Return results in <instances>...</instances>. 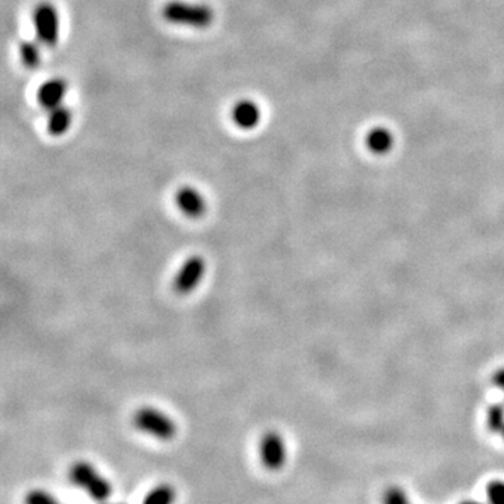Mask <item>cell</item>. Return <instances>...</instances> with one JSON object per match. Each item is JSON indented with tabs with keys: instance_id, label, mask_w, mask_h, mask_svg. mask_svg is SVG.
Returning <instances> with one entry per match:
<instances>
[{
	"instance_id": "obj_1",
	"label": "cell",
	"mask_w": 504,
	"mask_h": 504,
	"mask_svg": "<svg viewBox=\"0 0 504 504\" xmlns=\"http://www.w3.org/2000/svg\"><path fill=\"white\" fill-rule=\"evenodd\" d=\"M163 17L178 26H188L192 29H206L213 23L215 13L206 4L170 1L163 7Z\"/></svg>"
},
{
	"instance_id": "obj_2",
	"label": "cell",
	"mask_w": 504,
	"mask_h": 504,
	"mask_svg": "<svg viewBox=\"0 0 504 504\" xmlns=\"http://www.w3.org/2000/svg\"><path fill=\"white\" fill-rule=\"evenodd\" d=\"M69 478L73 485L83 489L97 502H104L111 496L113 489L110 482L88 463H75L69 469Z\"/></svg>"
},
{
	"instance_id": "obj_3",
	"label": "cell",
	"mask_w": 504,
	"mask_h": 504,
	"mask_svg": "<svg viewBox=\"0 0 504 504\" xmlns=\"http://www.w3.org/2000/svg\"><path fill=\"white\" fill-rule=\"evenodd\" d=\"M133 426L161 441L173 440L177 434L175 422L152 406H143L135 412Z\"/></svg>"
},
{
	"instance_id": "obj_4",
	"label": "cell",
	"mask_w": 504,
	"mask_h": 504,
	"mask_svg": "<svg viewBox=\"0 0 504 504\" xmlns=\"http://www.w3.org/2000/svg\"><path fill=\"white\" fill-rule=\"evenodd\" d=\"M34 27L39 42L45 46H55L59 41V14L51 3H39L34 10Z\"/></svg>"
},
{
	"instance_id": "obj_5",
	"label": "cell",
	"mask_w": 504,
	"mask_h": 504,
	"mask_svg": "<svg viewBox=\"0 0 504 504\" xmlns=\"http://www.w3.org/2000/svg\"><path fill=\"white\" fill-rule=\"evenodd\" d=\"M205 271H206V262L202 257H199V255L190 257L182 264V267L180 268V271L177 272V274L174 277V282H173L174 292L181 296H187V294L192 293L196 289V286L203 279Z\"/></svg>"
},
{
	"instance_id": "obj_6",
	"label": "cell",
	"mask_w": 504,
	"mask_h": 504,
	"mask_svg": "<svg viewBox=\"0 0 504 504\" xmlns=\"http://www.w3.org/2000/svg\"><path fill=\"white\" fill-rule=\"evenodd\" d=\"M259 456L264 466L269 470H279L286 463L287 451L283 437L276 431L264 434L259 443Z\"/></svg>"
},
{
	"instance_id": "obj_7",
	"label": "cell",
	"mask_w": 504,
	"mask_h": 504,
	"mask_svg": "<svg viewBox=\"0 0 504 504\" xmlns=\"http://www.w3.org/2000/svg\"><path fill=\"white\" fill-rule=\"evenodd\" d=\"M175 205L190 219H199L206 212L203 195L192 187H182L175 194Z\"/></svg>"
},
{
	"instance_id": "obj_8",
	"label": "cell",
	"mask_w": 504,
	"mask_h": 504,
	"mask_svg": "<svg viewBox=\"0 0 504 504\" xmlns=\"http://www.w3.org/2000/svg\"><path fill=\"white\" fill-rule=\"evenodd\" d=\"M68 84L63 78H55L45 81L38 91V101L42 108L51 111L62 106V101L66 96Z\"/></svg>"
},
{
	"instance_id": "obj_9",
	"label": "cell",
	"mask_w": 504,
	"mask_h": 504,
	"mask_svg": "<svg viewBox=\"0 0 504 504\" xmlns=\"http://www.w3.org/2000/svg\"><path fill=\"white\" fill-rule=\"evenodd\" d=\"M234 123L241 129H254L261 120V110L251 100L238 101L232 110Z\"/></svg>"
},
{
	"instance_id": "obj_10",
	"label": "cell",
	"mask_w": 504,
	"mask_h": 504,
	"mask_svg": "<svg viewBox=\"0 0 504 504\" xmlns=\"http://www.w3.org/2000/svg\"><path fill=\"white\" fill-rule=\"evenodd\" d=\"M72 123V113L69 108L59 106L55 110L49 111L48 117V132L52 136H62Z\"/></svg>"
},
{
	"instance_id": "obj_11",
	"label": "cell",
	"mask_w": 504,
	"mask_h": 504,
	"mask_svg": "<svg viewBox=\"0 0 504 504\" xmlns=\"http://www.w3.org/2000/svg\"><path fill=\"white\" fill-rule=\"evenodd\" d=\"M20 58L27 69H37L41 63V49L36 41H23L19 46Z\"/></svg>"
},
{
	"instance_id": "obj_12",
	"label": "cell",
	"mask_w": 504,
	"mask_h": 504,
	"mask_svg": "<svg viewBox=\"0 0 504 504\" xmlns=\"http://www.w3.org/2000/svg\"><path fill=\"white\" fill-rule=\"evenodd\" d=\"M174 500H175V490L171 485L167 483H161L155 486L143 499V502L148 504L171 503Z\"/></svg>"
},
{
	"instance_id": "obj_13",
	"label": "cell",
	"mask_w": 504,
	"mask_h": 504,
	"mask_svg": "<svg viewBox=\"0 0 504 504\" xmlns=\"http://www.w3.org/2000/svg\"><path fill=\"white\" fill-rule=\"evenodd\" d=\"M391 143H392V138L391 135L388 133L387 130L384 129H379V130H373L370 135H369V140H367V145L371 150L374 152H381L384 153L386 150H388L391 148Z\"/></svg>"
},
{
	"instance_id": "obj_14",
	"label": "cell",
	"mask_w": 504,
	"mask_h": 504,
	"mask_svg": "<svg viewBox=\"0 0 504 504\" xmlns=\"http://www.w3.org/2000/svg\"><path fill=\"white\" fill-rule=\"evenodd\" d=\"M488 427L495 431L500 433L504 427V405L503 403H495L489 408L488 411Z\"/></svg>"
},
{
	"instance_id": "obj_15",
	"label": "cell",
	"mask_w": 504,
	"mask_h": 504,
	"mask_svg": "<svg viewBox=\"0 0 504 504\" xmlns=\"http://www.w3.org/2000/svg\"><path fill=\"white\" fill-rule=\"evenodd\" d=\"M489 502L496 504H504V482L495 480L488 486L486 490Z\"/></svg>"
},
{
	"instance_id": "obj_16",
	"label": "cell",
	"mask_w": 504,
	"mask_h": 504,
	"mask_svg": "<svg viewBox=\"0 0 504 504\" xmlns=\"http://www.w3.org/2000/svg\"><path fill=\"white\" fill-rule=\"evenodd\" d=\"M384 502L389 504H402L408 502L406 493L399 488H391L384 493Z\"/></svg>"
},
{
	"instance_id": "obj_17",
	"label": "cell",
	"mask_w": 504,
	"mask_h": 504,
	"mask_svg": "<svg viewBox=\"0 0 504 504\" xmlns=\"http://www.w3.org/2000/svg\"><path fill=\"white\" fill-rule=\"evenodd\" d=\"M27 503H53L56 502L53 496H51L48 492L43 490H31L27 498H26Z\"/></svg>"
},
{
	"instance_id": "obj_18",
	"label": "cell",
	"mask_w": 504,
	"mask_h": 504,
	"mask_svg": "<svg viewBox=\"0 0 504 504\" xmlns=\"http://www.w3.org/2000/svg\"><path fill=\"white\" fill-rule=\"evenodd\" d=\"M493 383H495V386L499 388V389L504 391V369H500L499 371L495 373V376H493Z\"/></svg>"
},
{
	"instance_id": "obj_19",
	"label": "cell",
	"mask_w": 504,
	"mask_h": 504,
	"mask_svg": "<svg viewBox=\"0 0 504 504\" xmlns=\"http://www.w3.org/2000/svg\"><path fill=\"white\" fill-rule=\"evenodd\" d=\"M500 434H502V437H503V440H504V427H503V428H502V431H500Z\"/></svg>"
}]
</instances>
